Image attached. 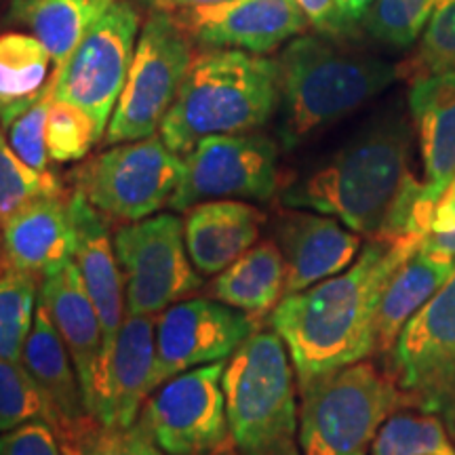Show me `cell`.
Instances as JSON below:
<instances>
[{"instance_id": "1", "label": "cell", "mask_w": 455, "mask_h": 455, "mask_svg": "<svg viewBox=\"0 0 455 455\" xmlns=\"http://www.w3.org/2000/svg\"><path fill=\"white\" fill-rule=\"evenodd\" d=\"M409 163L411 127L401 110H388L289 186L283 203L338 218L361 236H409L424 190Z\"/></svg>"}, {"instance_id": "2", "label": "cell", "mask_w": 455, "mask_h": 455, "mask_svg": "<svg viewBox=\"0 0 455 455\" xmlns=\"http://www.w3.org/2000/svg\"><path fill=\"white\" fill-rule=\"evenodd\" d=\"M422 238H371L339 275L278 301L270 325L287 346L298 382L373 355L386 287Z\"/></svg>"}, {"instance_id": "3", "label": "cell", "mask_w": 455, "mask_h": 455, "mask_svg": "<svg viewBox=\"0 0 455 455\" xmlns=\"http://www.w3.org/2000/svg\"><path fill=\"white\" fill-rule=\"evenodd\" d=\"M278 138L291 150L398 78V68L338 38L301 34L278 57Z\"/></svg>"}, {"instance_id": "4", "label": "cell", "mask_w": 455, "mask_h": 455, "mask_svg": "<svg viewBox=\"0 0 455 455\" xmlns=\"http://www.w3.org/2000/svg\"><path fill=\"white\" fill-rule=\"evenodd\" d=\"M278 110V61L238 49L196 55L158 135L186 156L212 135L264 127Z\"/></svg>"}, {"instance_id": "5", "label": "cell", "mask_w": 455, "mask_h": 455, "mask_svg": "<svg viewBox=\"0 0 455 455\" xmlns=\"http://www.w3.org/2000/svg\"><path fill=\"white\" fill-rule=\"evenodd\" d=\"M230 436L241 455H301L295 369L272 331L244 339L221 375Z\"/></svg>"}, {"instance_id": "6", "label": "cell", "mask_w": 455, "mask_h": 455, "mask_svg": "<svg viewBox=\"0 0 455 455\" xmlns=\"http://www.w3.org/2000/svg\"><path fill=\"white\" fill-rule=\"evenodd\" d=\"M298 386L301 455H369L382 424L405 405L395 378L369 361Z\"/></svg>"}, {"instance_id": "7", "label": "cell", "mask_w": 455, "mask_h": 455, "mask_svg": "<svg viewBox=\"0 0 455 455\" xmlns=\"http://www.w3.org/2000/svg\"><path fill=\"white\" fill-rule=\"evenodd\" d=\"M195 57V43L175 17L150 11L140 30L127 83L108 123L106 144L156 135Z\"/></svg>"}, {"instance_id": "8", "label": "cell", "mask_w": 455, "mask_h": 455, "mask_svg": "<svg viewBox=\"0 0 455 455\" xmlns=\"http://www.w3.org/2000/svg\"><path fill=\"white\" fill-rule=\"evenodd\" d=\"M390 369L407 407L455 428V268L398 333Z\"/></svg>"}, {"instance_id": "9", "label": "cell", "mask_w": 455, "mask_h": 455, "mask_svg": "<svg viewBox=\"0 0 455 455\" xmlns=\"http://www.w3.org/2000/svg\"><path fill=\"white\" fill-rule=\"evenodd\" d=\"M127 315L158 316L203 287L186 249L184 220L158 213L129 221L114 235Z\"/></svg>"}, {"instance_id": "10", "label": "cell", "mask_w": 455, "mask_h": 455, "mask_svg": "<svg viewBox=\"0 0 455 455\" xmlns=\"http://www.w3.org/2000/svg\"><path fill=\"white\" fill-rule=\"evenodd\" d=\"M140 30L138 7L116 0L83 34L64 64L53 68V100L81 108L104 135L127 83Z\"/></svg>"}, {"instance_id": "11", "label": "cell", "mask_w": 455, "mask_h": 455, "mask_svg": "<svg viewBox=\"0 0 455 455\" xmlns=\"http://www.w3.org/2000/svg\"><path fill=\"white\" fill-rule=\"evenodd\" d=\"M184 158L156 135L114 144L76 171V188L98 212L123 221L146 220L169 204Z\"/></svg>"}, {"instance_id": "12", "label": "cell", "mask_w": 455, "mask_h": 455, "mask_svg": "<svg viewBox=\"0 0 455 455\" xmlns=\"http://www.w3.org/2000/svg\"><path fill=\"white\" fill-rule=\"evenodd\" d=\"M181 158L184 171L169 201L173 212L221 198L268 201L278 188V144L258 131L212 135Z\"/></svg>"}, {"instance_id": "13", "label": "cell", "mask_w": 455, "mask_h": 455, "mask_svg": "<svg viewBox=\"0 0 455 455\" xmlns=\"http://www.w3.org/2000/svg\"><path fill=\"white\" fill-rule=\"evenodd\" d=\"M224 361L184 371L150 392L138 422L171 455H209L224 445L230 426L221 388Z\"/></svg>"}, {"instance_id": "14", "label": "cell", "mask_w": 455, "mask_h": 455, "mask_svg": "<svg viewBox=\"0 0 455 455\" xmlns=\"http://www.w3.org/2000/svg\"><path fill=\"white\" fill-rule=\"evenodd\" d=\"M259 318L213 298L178 301L156 318V355L150 392L190 371L230 358L258 331Z\"/></svg>"}, {"instance_id": "15", "label": "cell", "mask_w": 455, "mask_h": 455, "mask_svg": "<svg viewBox=\"0 0 455 455\" xmlns=\"http://www.w3.org/2000/svg\"><path fill=\"white\" fill-rule=\"evenodd\" d=\"M192 43L266 55L308 30L295 0H226L171 13Z\"/></svg>"}, {"instance_id": "16", "label": "cell", "mask_w": 455, "mask_h": 455, "mask_svg": "<svg viewBox=\"0 0 455 455\" xmlns=\"http://www.w3.org/2000/svg\"><path fill=\"white\" fill-rule=\"evenodd\" d=\"M156 355V316H124L112 350L101 365L89 415L104 426L138 422L150 396V378Z\"/></svg>"}, {"instance_id": "17", "label": "cell", "mask_w": 455, "mask_h": 455, "mask_svg": "<svg viewBox=\"0 0 455 455\" xmlns=\"http://www.w3.org/2000/svg\"><path fill=\"white\" fill-rule=\"evenodd\" d=\"M409 112L422 148V198L415 232L426 236L436 203L455 178V74H435L411 81Z\"/></svg>"}, {"instance_id": "18", "label": "cell", "mask_w": 455, "mask_h": 455, "mask_svg": "<svg viewBox=\"0 0 455 455\" xmlns=\"http://www.w3.org/2000/svg\"><path fill=\"white\" fill-rule=\"evenodd\" d=\"M276 244L284 259V295L346 270L363 249V238L338 218L291 209L276 221Z\"/></svg>"}, {"instance_id": "19", "label": "cell", "mask_w": 455, "mask_h": 455, "mask_svg": "<svg viewBox=\"0 0 455 455\" xmlns=\"http://www.w3.org/2000/svg\"><path fill=\"white\" fill-rule=\"evenodd\" d=\"M68 203H70V215L74 224L72 259L78 272H81L83 283L87 287V293L91 301H93L95 310H98L101 333H104V348H101L100 363L101 371L104 358L112 350L118 329H121L124 316H127L123 275L116 259V251H114V238L108 232L104 213L98 212L78 188L72 192ZM95 386H98V382H95Z\"/></svg>"}, {"instance_id": "20", "label": "cell", "mask_w": 455, "mask_h": 455, "mask_svg": "<svg viewBox=\"0 0 455 455\" xmlns=\"http://www.w3.org/2000/svg\"><path fill=\"white\" fill-rule=\"evenodd\" d=\"M38 301L47 310L51 323L70 352L89 411L100 373L104 333L98 310L89 298L74 259L43 278Z\"/></svg>"}, {"instance_id": "21", "label": "cell", "mask_w": 455, "mask_h": 455, "mask_svg": "<svg viewBox=\"0 0 455 455\" xmlns=\"http://www.w3.org/2000/svg\"><path fill=\"white\" fill-rule=\"evenodd\" d=\"M4 266L47 276L74 258L70 203L61 195L34 198L3 221Z\"/></svg>"}, {"instance_id": "22", "label": "cell", "mask_w": 455, "mask_h": 455, "mask_svg": "<svg viewBox=\"0 0 455 455\" xmlns=\"http://www.w3.org/2000/svg\"><path fill=\"white\" fill-rule=\"evenodd\" d=\"M264 213L247 201L198 203L184 218L186 249L203 276H215L259 241Z\"/></svg>"}, {"instance_id": "23", "label": "cell", "mask_w": 455, "mask_h": 455, "mask_svg": "<svg viewBox=\"0 0 455 455\" xmlns=\"http://www.w3.org/2000/svg\"><path fill=\"white\" fill-rule=\"evenodd\" d=\"M21 363L34 378V382L41 386L44 396L49 398L51 407L55 409L57 418H60L61 428L64 426L78 428L87 419H93L87 411L83 386L70 352H68L64 339L60 338L41 301H38L34 327L28 335Z\"/></svg>"}, {"instance_id": "24", "label": "cell", "mask_w": 455, "mask_h": 455, "mask_svg": "<svg viewBox=\"0 0 455 455\" xmlns=\"http://www.w3.org/2000/svg\"><path fill=\"white\" fill-rule=\"evenodd\" d=\"M209 295L221 304L261 318L284 298V259L272 241L253 244L247 253L215 275Z\"/></svg>"}, {"instance_id": "25", "label": "cell", "mask_w": 455, "mask_h": 455, "mask_svg": "<svg viewBox=\"0 0 455 455\" xmlns=\"http://www.w3.org/2000/svg\"><path fill=\"white\" fill-rule=\"evenodd\" d=\"M455 268V259L415 251L386 287L375 325V355L392 350L407 321L435 295Z\"/></svg>"}, {"instance_id": "26", "label": "cell", "mask_w": 455, "mask_h": 455, "mask_svg": "<svg viewBox=\"0 0 455 455\" xmlns=\"http://www.w3.org/2000/svg\"><path fill=\"white\" fill-rule=\"evenodd\" d=\"M114 3L116 0H11L9 21L28 28L49 49L57 68Z\"/></svg>"}, {"instance_id": "27", "label": "cell", "mask_w": 455, "mask_h": 455, "mask_svg": "<svg viewBox=\"0 0 455 455\" xmlns=\"http://www.w3.org/2000/svg\"><path fill=\"white\" fill-rule=\"evenodd\" d=\"M53 57L34 34H0V127L7 129L47 91Z\"/></svg>"}, {"instance_id": "28", "label": "cell", "mask_w": 455, "mask_h": 455, "mask_svg": "<svg viewBox=\"0 0 455 455\" xmlns=\"http://www.w3.org/2000/svg\"><path fill=\"white\" fill-rule=\"evenodd\" d=\"M38 275L13 266L0 272V356L21 361L38 308Z\"/></svg>"}, {"instance_id": "29", "label": "cell", "mask_w": 455, "mask_h": 455, "mask_svg": "<svg viewBox=\"0 0 455 455\" xmlns=\"http://www.w3.org/2000/svg\"><path fill=\"white\" fill-rule=\"evenodd\" d=\"M34 419H44L55 426V430L61 428L55 409L41 386L28 373L24 363L0 356V432L13 430Z\"/></svg>"}, {"instance_id": "30", "label": "cell", "mask_w": 455, "mask_h": 455, "mask_svg": "<svg viewBox=\"0 0 455 455\" xmlns=\"http://www.w3.org/2000/svg\"><path fill=\"white\" fill-rule=\"evenodd\" d=\"M449 0H375L363 28L378 43L407 49L418 43L430 17Z\"/></svg>"}, {"instance_id": "31", "label": "cell", "mask_w": 455, "mask_h": 455, "mask_svg": "<svg viewBox=\"0 0 455 455\" xmlns=\"http://www.w3.org/2000/svg\"><path fill=\"white\" fill-rule=\"evenodd\" d=\"M435 74H455V0L430 17L418 47L398 66V76L409 78V83Z\"/></svg>"}, {"instance_id": "32", "label": "cell", "mask_w": 455, "mask_h": 455, "mask_svg": "<svg viewBox=\"0 0 455 455\" xmlns=\"http://www.w3.org/2000/svg\"><path fill=\"white\" fill-rule=\"evenodd\" d=\"M61 195L53 173H38L15 155L0 127V224L34 198Z\"/></svg>"}, {"instance_id": "33", "label": "cell", "mask_w": 455, "mask_h": 455, "mask_svg": "<svg viewBox=\"0 0 455 455\" xmlns=\"http://www.w3.org/2000/svg\"><path fill=\"white\" fill-rule=\"evenodd\" d=\"M93 118L78 106L53 100L47 118V150L53 163L83 161L101 140Z\"/></svg>"}, {"instance_id": "34", "label": "cell", "mask_w": 455, "mask_h": 455, "mask_svg": "<svg viewBox=\"0 0 455 455\" xmlns=\"http://www.w3.org/2000/svg\"><path fill=\"white\" fill-rule=\"evenodd\" d=\"M51 104H53V76L41 98L4 129L15 155L38 173H51V156L47 150V118Z\"/></svg>"}, {"instance_id": "35", "label": "cell", "mask_w": 455, "mask_h": 455, "mask_svg": "<svg viewBox=\"0 0 455 455\" xmlns=\"http://www.w3.org/2000/svg\"><path fill=\"white\" fill-rule=\"evenodd\" d=\"M74 443V455H171L148 435L140 422L124 426H104L95 419L83 422ZM81 424V426H83Z\"/></svg>"}, {"instance_id": "36", "label": "cell", "mask_w": 455, "mask_h": 455, "mask_svg": "<svg viewBox=\"0 0 455 455\" xmlns=\"http://www.w3.org/2000/svg\"><path fill=\"white\" fill-rule=\"evenodd\" d=\"M0 455H64L57 441L55 426L44 419L21 424L0 432Z\"/></svg>"}, {"instance_id": "37", "label": "cell", "mask_w": 455, "mask_h": 455, "mask_svg": "<svg viewBox=\"0 0 455 455\" xmlns=\"http://www.w3.org/2000/svg\"><path fill=\"white\" fill-rule=\"evenodd\" d=\"M299 4V9L304 11L308 24L315 28L318 34H325V36H346L350 34L346 30L344 20H341L338 0H295Z\"/></svg>"}, {"instance_id": "38", "label": "cell", "mask_w": 455, "mask_h": 455, "mask_svg": "<svg viewBox=\"0 0 455 455\" xmlns=\"http://www.w3.org/2000/svg\"><path fill=\"white\" fill-rule=\"evenodd\" d=\"M419 251L436 255V258L443 259H455V230L445 232V235L428 232L419 243Z\"/></svg>"}, {"instance_id": "39", "label": "cell", "mask_w": 455, "mask_h": 455, "mask_svg": "<svg viewBox=\"0 0 455 455\" xmlns=\"http://www.w3.org/2000/svg\"><path fill=\"white\" fill-rule=\"evenodd\" d=\"M375 0H338V9L346 30L355 32L363 24V20H365Z\"/></svg>"}, {"instance_id": "40", "label": "cell", "mask_w": 455, "mask_h": 455, "mask_svg": "<svg viewBox=\"0 0 455 455\" xmlns=\"http://www.w3.org/2000/svg\"><path fill=\"white\" fill-rule=\"evenodd\" d=\"M150 11H163V13H180V11L207 7V4L226 3V0H140Z\"/></svg>"}, {"instance_id": "41", "label": "cell", "mask_w": 455, "mask_h": 455, "mask_svg": "<svg viewBox=\"0 0 455 455\" xmlns=\"http://www.w3.org/2000/svg\"><path fill=\"white\" fill-rule=\"evenodd\" d=\"M4 258V244H3V224H0V261Z\"/></svg>"}, {"instance_id": "42", "label": "cell", "mask_w": 455, "mask_h": 455, "mask_svg": "<svg viewBox=\"0 0 455 455\" xmlns=\"http://www.w3.org/2000/svg\"><path fill=\"white\" fill-rule=\"evenodd\" d=\"M445 195H449V196H455V178H453V181H451V186L447 188V192Z\"/></svg>"}]
</instances>
